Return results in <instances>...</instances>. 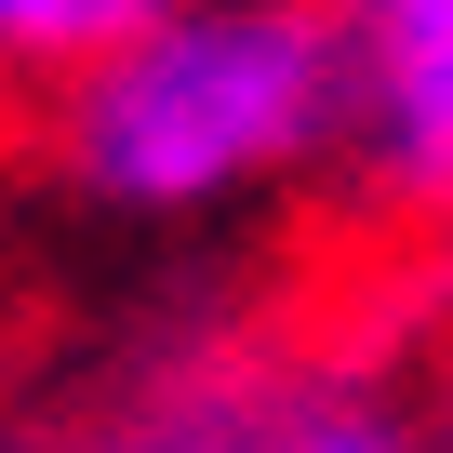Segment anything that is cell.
Wrapping results in <instances>:
<instances>
[{
  "label": "cell",
  "mask_w": 453,
  "mask_h": 453,
  "mask_svg": "<svg viewBox=\"0 0 453 453\" xmlns=\"http://www.w3.org/2000/svg\"><path fill=\"white\" fill-rule=\"evenodd\" d=\"M347 107V27L307 0H173L81 81V173L107 200H213L320 147Z\"/></svg>",
  "instance_id": "6da1fadb"
},
{
  "label": "cell",
  "mask_w": 453,
  "mask_h": 453,
  "mask_svg": "<svg viewBox=\"0 0 453 453\" xmlns=\"http://www.w3.org/2000/svg\"><path fill=\"white\" fill-rule=\"evenodd\" d=\"M360 107L387 173L453 213V0H360Z\"/></svg>",
  "instance_id": "7a4b0ae2"
},
{
  "label": "cell",
  "mask_w": 453,
  "mask_h": 453,
  "mask_svg": "<svg viewBox=\"0 0 453 453\" xmlns=\"http://www.w3.org/2000/svg\"><path fill=\"white\" fill-rule=\"evenodd\" d=\"M173 0H0V67H107Z\"/></svg>",
  "instance_id": "3957f363"
},
{
  "label": "cell",
  "mask_w": 453,
  "mask_h": 453,
  "mask_svg": "<svg viewBox=\"0 0 453 453\" xmlns=\"http://www.w3.org/2000/svg\"><path fill=\"white\" fill-rule=\"evenodd\" d=\"M267 453H400V426H387V413H347V400H320V413H294Z\"/></svg>",
  "instance_id": "277c9868"
},
{
  "label": "cell",
  "mask_w": 453,
  "mask_h": 453,
  "mask_svg": "<svg viewBox=\"0 0 453 453\" xmlns=\"http://www.w3.org/2000/svg\"><path fill=\"white\" fill-rule=\"evenodd\" d=\"M120 453H241V440H213V426H160V440H120Z\"/></svg>",
  "instance_id": "5b68a950"
}]
</instances>
